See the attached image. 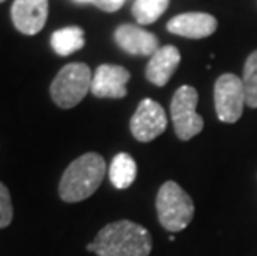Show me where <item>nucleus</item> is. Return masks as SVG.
Here are the masks:
<instances>
[{
  "label": "nucleus",
  "mask_w": 257,
  "mask_h": 256,
  "mask_svg": "<svg viewBox=\"0 0 257 256\" xmlns=\"http://www.w3.org/2000/svg\"><path fill=\"white\" fill-rule=\"evenodd\" d=\"M106 175V161L101 155L90 151L78 156L67 166L58 185V195L65 203H78L90 198Z\"/></svg>",
  "instance_id": "f03ea898"
},
{
  "label": "nucleus",
  "mask_w": 257,
  "mask_h": 256,
  "mask_svg": "<svg viewBox=\"0 0 257 256\" xmlns=\"http://www.w3.org/2000/svg\"><path fill=\"white\" fill-rule=\"evenodd\" d=\"M242 85L245 94V105L257 108V50L250 53L244 63Z\"/></svg>",
  "instance_id": "dca6fc26"
},
{
  "label": "nucleus",
  "mask_w": 257,
  "mask_h": 256,
  "mask_svg": "<svg viewBox=\"0 0 257 256\" xmlns=\"http://www.w3.org/2000/svg\"><path fill=\"white\" fill-rule=\"evenodd\" d=\"M168 7L169 0H135L131 12L140 25H150L160 19Z\"/></svg>",
  "instance_id": "2eb2a0df"
},
{
  "label": "nucleus",
  "mask_w": 257,
  "mask_h": 256,
  "mask_svg": "<svg viewBox=\"0 0 257 256\" xmlns=\"http://www.w3.org/2000/svg\"><path fill=\"white\" fill-rule=\"evenodd\" d=\"M108 175H110V182L114 188L126 190L135 183L136 175H138V165L130 153L121 151L113 156Z\"/></svg>",
  "instance_id": "ddd939ff"
},
{
  "label": "nucleus",
  "mask_w": 257,
  "mask_h": 256,
  "mask_svg": "<svg viewBox=\"0 0 257 256\" xmlns=\"http://www.w3.org/2000/svg\"><path fill=\"white\" fill-rule=\"evenodd\" d=\"M14 218V206L10 192L5 185L0 182V228H7L12 223Z\"/></svg>",
  "instance_id": "f3484780"
},
{
  "label": "nucleus",
  "mask_w": 257,
  "mask_h": 256,
  "mask_svg": "<svg viewBox=\"0 0 257 256\" xmlns=\"http://www.w3.org/2000/svg\"><path fill=\"white\" fill-rule=\"evenodd\" d=\"M52 48L60 57H68L85 47V32L80 27H63L52 34Z\"/></svg>",
  "instance_id": "4468645a"
},
{
  "label": "nucleus",
  "mask_w": 257,
  "mask_h": 256,
  "mask_svg": "<svg viewBox=\"0 0 257 256\" xmlns=\"http://www.w3.org/2000/svg\"><path fill=\"white\" fill-rule=\"evenodd\" d=\"M168 32L186 39H206L217 29V20L206 12H188L168 22Z\"/></svg>",
  "instance_id": "9b49d317"
},
{
  "label": "nucleus",
  "mask_w": 257,
  "mask_h": 256,
  "mask_svg": "<svg viewBox=\"0 0 257 256\" xmlns=\"http://www.w3.org/2000/svg\"><path fill=\"white\" fill-rule=\"evenodd\" d=\"M198 100V90L191 85H183L174 92L171 100V120L174 133L183 141L194 138L204 128V120L196 112Z\"/></svg>",
  "instance_id": "39448f33"
},
{
  "label": "nucleus",
  "mask_w": 257,
  "mask_h": 256,
  "mask_svg": "<svg viewBox=\"0 0 257 256\" xmlns=\"http://www.w3.org/2000/svg\"><path fill=\"white\" fill-rule=\"evenodd\" d=\"M245 94L242 78L234 73H224L214 83L216 115L222 123H236L242 115Z\"/></svg>",
  "instance_id": "423d86ee"
},
{
  "label": "nucleus",
  "mask_w": 257,
  "mask_h": 256,
  "mask_svg": "<svg viewBox=\"0 0 257 256\" xmlns=\"http://www.w3.org/2000/svg\"><path fill=\"white\" fill-rule=\"evenodd\" d=\"M114 42L130 55L151 57L160 48V40L155 34L141 29L138 25L130 24L119 25L114 30Z\"/></svg>",
  "instance_id": "9d476101"
},
{
  "label": "nucleus",
  "mask_w": 257,
  "mask_h": 256,
  "mask_svg": "<svg viewBox=\"0 0 257 256\" xmlns=\"http://www.w3.org/2000/svg\"><path fill=\"white\" fill-rule=\"evenodd\" d=\"M2 2H5V0H0V4H2Z\"/></svg>",
  "instance_id": "aec40b11"
},
{
  "label": "nucleus",
  "mask_w": 257,
  "mask_h": 256,
  "mask_svg": "<svg viewBox=\"0 0 257 256\" xmlns=\"http://www.w3.org/2000/svg\"><path fill=\"white\" fill-rule=\"evenodd\" d=\"M156 213L165 230L179 233L193 221L194 203L176 182H166L156 195Z\"/></svg>",
  "instance_id": "7ed1b4c3"
},
{
  "label": "nucleus",
  "mask_w": 257,
  "mask_h": 256,
  "mask_svg": "<svg viewBox=\"0 0 257 256\" xmlns=\"http://www.w3.org/2000/svg\"><path fill=\"white\" fill-rule=\"evenodd\" d=\"M91 70L86 63H68L57 73L50 85V95L60 108H73L91 92Z\"/></svg>",
  "instance_id": "20e7f679"
},
{
  "label": "nucleus",
  "mask_w": 257,
  "mask_h": 256,
  "mask_svg": "<svg viewBox=\"0 0 257 256\" xmlns=\"http://www.w3.org/2000/svg\"><path fill=\"white\" fill-rule=\"evenodd\" d=\"M91 4L103 12H116L118 9H121L124 0H93Z\"/></svg>",
  "instance_id": "a211bd4d"
},
{
  "label": "nucleus",
  "mask_w": 257,
  "mask_h": 256,
  "mask_svg": "<svg viewBox=\"0 0 257 256\" xmlns=\"http://www.w3.org/2000/svg\"><path fill=\"white\" fill-rule=\"evenodd\" d=\"M131 75L124 67L103 63L96 68L91 80V94L96 99H124L126 83Z\"/></svg>",
  "instance_id": "6e6552de"
},
{
  "label": "nucleus",
  "mask_w": 257,
  "mask_h": 256,
  "mask_svg": "<svg viewBox=\"0 0 257 256\" xmlns=\"http://www.w3.org/2000/svg\"><path fill=\"white\" fill-rule=\"evenodd\" d=\"M48 0H15L12 20L15 29L24 35L38 34L47 24Z\"/></svg>",
  "instance_id": "1a4fd4ad"
},
{
  "label": "nucleus",
  "mask_w": 257,
  "mask_h": 256,
  "mask_svg": "<svg viewBox=\"0 0 257 256\" xmlns=\"http://www.w3.org/2000/svg\"><path fill=\"white\" fill-rule=\"evenodd\" d=\"M75 2H78V4H91L93 0H75Z\"/></svg>",
  "instance_id": "6ab92c4d"
},
{
  "label": "nucleus",
  "mask_w": 257,
  "mask_h": 256,
  "mask_svg": "<svg viewBox=\"0 0 257 256\" xmlns=\"http://www.w3.org/2000/svg\"><path fill=\"white\" fill-rule=\"evenodd\" d=\"M166 127L168 118L165 108L151 99H145L140 102L130 122V130L133 137L138 141H143V143L158 138L166 130Z\"/></svg>",
  "instance_id": "0eeeda50"
},
{
  "label": "nucleus",
  "mask_w": 257,
  "mask_h": 256,
  "mask_svg": "<svg viewBox=\"0 0 257 256\" xmlns=\"http://www.w3.org/2000/svg\"><path fill=\"white\" fill-rule=\"evenodd\" d=\"M181 62V53L176 47L165 45L153 53L146 65V78L156 87H165Z\"/></svg>",
  "instance_id": "f8f14e48"
},
{
  "label": "nucleus",
  "mask_w": 257,
  "mask_h": 256,
  "mask_svg": "<svg viewBox=\"0 0 257 256\" xmlns=\"http://www.w3.org/2000/svg\"><path fill=\"white\" fill-rule=\"evenodd\" d=\"M86 249L96 256H150L153 241L145 226L119 220L103 226Z\"/></svg>",
  "instance_id": "f257e3e1"
}]
</instances>
